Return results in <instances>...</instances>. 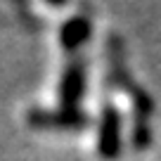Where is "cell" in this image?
I'll list each match as a JSON object with an SVG mask.
<instances>
[{
  "mask_svg": "<svg viewBox=\"0 0 161 161\" xmlns=\"http://www.w3.org/2000/svg\"><path fill=\"white\" fill-rule=\"evenodd\" d=\"M130 142L135 149H147L152 145V126L147 119H133V135Z\"/></svg>",
  "mask_w": 161,
  "mask_h": 161,
  "instance_id": "cell-6",
  "label": "cell"
},
{
  "mask_svg": "<svg viewBox=\"0 0 161 161\" xmlns=\"http://www.w3.org/2000/svg\"><path fill=\"white\" fill-rule=\"evenodd\" d=\"M86 92V66L83 62H74L66 66L64 76L59 80V109L76 111Z\"/></svg>",
  "mask_w": 161,
  "mask_h": 161,
  "instance_id": "cell-3",
  "label": "cell"
},
{
  "mask_svg": "<svg viewBox=\"0 0 161 161\" xmlns=\"http://www.w3.org/2000/svg\"><path fill=\"white\" fill-rule=\"evenodd\" d=\"M107 62H109V86L123 88L133 100V119H152L154 100L128 76L126 62H123V45H121V38L114 33L109 36V43H107Z\"/></svg>",
  "mask_w": 161,
  "mask_h": 161,
  "instance_id": "cell-1",
  "label": "cell"
},
{
  "mask_svg": "<svg viewBox=\"0 0 161 161\" xmlns=\"http://www.w3.org/2000/svg\"><path fill=\"white\" fill-rule=\"evenodd\" d=\"M92 33V26L86 17H71L69 21H64L59 29V43L64 50L76 52L80 45H86L88 38Z\"/></svg>",
  "mask_w": 161,
  "mask_h": 161,
  "instance_id": "cell-5",
  "label": "cell"
},
{
  "mask_svg": "<svg viewBox=\"0 0 161 161\" xmlns=\"http://www.w3.org/2000/svg\"><path fill=\"white\" fill-rule=\"evenodd\" d=\"M29 123L33 128H69V130H80L88 126V114L80 109L76 111H43V109H31L29 111Z\"/></svg>",
  "mask_w": 161,
  "mask_h": 161,
  "instance_id": "cell-4",
  "label": "cell"
},
{
  "mask_svg": "<svg viewBox=\"0 0 161 161\" xmlns=\"http://www.w3.org/2000/svg\"><path fill=\"white\" fill-rule=\"evenodd\" d=\"M97 154L104 161H116L121 156V114L114 104H104V109H102Z\"/></svg>",
  "mask_w": 161,
  "mask_h": 161,
  "instance_id": "cell-2",
  "label": "cell"
}]
</instances>
